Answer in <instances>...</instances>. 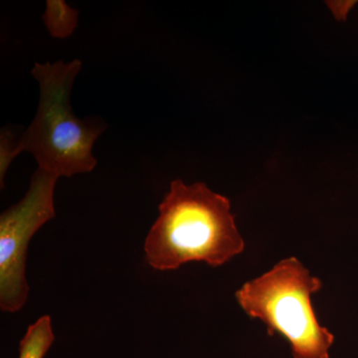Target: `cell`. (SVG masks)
Masks as SVG:
<instances>
[{"label":"cell","instance_id":"3","mask_svg":"<svg viewBox=\"0 0 358 358\" xmlns=\"http://www.w3.org/2000/svg\"><path fill=\"white\" fill-rule=\"evenodd\" d=\"M322 288L319 278L291 257L244 284L235 296L250 317L262 320L270 336L289 341L294 358H329L334 336L317 322L310 298Z\"/></svg>","mask_w":358,"mask_h":358},{"label":"cell","instance_id":"1","mask_svg":"<svg viewBox=\"0 0 358 358\" xmlns=\"http://www.w3.org/2000/svg\"><path fill=\"white\" fill-rule=\"evenodd\" d=\"M159 211L145 243V261L155 270L189 262L219 267L244 251L230 200L203 182L186 185L176 179Z\"/></svg>","mask_w":358,"mask_h":358},{"label":"cell","instance_id":"5","mask_svg":"<svg viewBox=\"0 0 358 358\" xmlns=\"http://www.w3.org/2000/svg\"><path fill=\"white\" fill-rule=\"evenodd\" d=\"M76 9L64 0H47L43 13L45 27L53 38L65 39L74 33L78 26Z\"/></svg>","mask_w":358,"mask_h":358},{"label":"cell","instance_id":"2","mask_svg":"<svg viewBox=\"0 0 358 358\" xmlns=\"http://www.w3.org/2000/svg\"><path fill=\"white\" fill-rule=\"evenodd\" d=\"M81 69V61L75 59L36 63L31 72L39 84L40 100L34 120L20 134L21 150L34 157L38 169L58 178L93 171L94 143L107 129L99 117L79 119L73 112L71 93Z\"/></svg>","mask_w":358,"mask_h":358},{"label":"cell","instance_id":"6","mask_svg":"<svg viewBox=\"0 0 358 358\" xmlns=\"http://www.w3.org/2000/svg\"><path fill=\"white\" fill-rule=\"evenodd\" d=\"M54 339L50 317H39L28 327L24 338L21 339L20 358H44Z\"/></svg>","mask_w":358,"mask_h":358},{"label":"cell","instance_id":"7","mask_svg":"<svg viewBox=\"0 0 358 358\" xmlns=\"http://www.w3.org/2000/svg\"><path fill=\"white\" fill-rule=\"evenodd\" d=\"M20 136L13 129L4 128L0 133V182L1 188L4 187L3 181L8 167L13 159L21 154Z\"/></svg>","mask_w":358,"mask_h":358},{"label":"cell","instance_id":"4","mask_svg":"<svg viewBox=\"0 0 358 358\" xmlns=\"http://www.w3.org/2000/svg\"><path fill=\"white\" fill-rule=\"evenodd\" d=\"M58 176L37 169L29 189L0 216V308L16 313L24 307L29 287L25 262L30 240L55 217L54 190Z\"/></svg>","mask_w":358,"mask_h":358}]
</instances>
